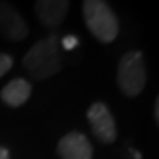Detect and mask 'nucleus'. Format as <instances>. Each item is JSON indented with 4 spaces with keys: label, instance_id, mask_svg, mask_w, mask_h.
<instances>
[{
    "label": "nucleus",
    "instance_id": "obj_1",
    "mask_svg": "<svg viewBox=\"0 0 159 159\" xmlns=\"http://www.w3.org/2000/svg\"><path fill=\"white\" fill-rule=\"evenodd\" d=\"M59 38L55 34L38 41L23 57V67L33 80H46L62 68Z\"/></svg>",
    "mask_w": 159,
    "mask_h": 159
},
{
    "label": "nucleus",
    "instance_id": "obj_2",
    "mask_svg": "<svg viewBox=\"0 0 159 159\" xmlns=\"http://www.w3.org/2000/svg\"><path fill=\"white\" fill-rule=\"evenodd\" d=\"M83 18L89 33L99 42L109 44L119 34V23L114 11L102 0L83 2Z\"/></svg>",
    "mask_w": 159,
    "mask_h": 159
},
{
    "label": "nucleus",
    "instance_id": "obj_3",
    "mask_svg": "<svg viewBox=\"0 0 159 159\" xmlns=\"http://www.w3.org/2000/svg\"><path fill=\"white\" fill-rule=\"evenodd\" d=\"M117 84L127 98H136L146 84V65L140 50H130L120 59Z\"/></svg>",
    "mask_w": 159,
    "mask_h": 159
},
{
    "label": "nucleus",
    "instance_id": "obj_4",
    "mask_svg": "<svg viewBox=\"0 0 159 159\" xmlns=\"http://www.w3.org/2000/svg\"><path fill=\"white\" fill-rule=\"evenodd\" d=\"M86 117H88L91 132L94 133V136L104 144H111L117 138V128H115V122L114 117L104 102H94L88 112H86Z\"/></svg>",
    "mask_w": 159,
    "mask_h": 159
},
{
    "label": "nucleus",
    "instance_id": "obj_5",
    "mask_svg": "<svg viewBox=\"0 0 159 159\" xmlns=\"http://www.w3.org/2000/svg\"><path fill=\"white\" fill-rule=\"evenodd\" d=\"M0 34L10 41H21L28 36L26 21L15 7L7 2H0Z\"/></svg>",
    "mask_w": 159,
    "mask_h": 159
},
{
    "label": "nucleus",
    "instance_id": "obj_6",
    "mask_svg": "<svg viewBox=\"0 0 159 159\" xmlns=\"http://www.w3.org/2000/svg\"><path fill=\"white\" fill-rule=\"evenodd\" d=\"M57 153L60 159H91L93 146L88 136L80 132H71L62 136V140L57 144Z\"/></svg>",
    "mask_w": 159,
    "mask_h": 159
},
{
    "label": "nucleus",
    "instance_id": "obj_7",
    "mask_svg": "<svg viewBox=\"0 0 159 159\" xmlns=\"http://www.w3.org/2000/svg\"><path fill=\"white\" fill-rule=\"evenodd\" d=\"M68 7L67 0H39L34 3V11L42 26L57 28L67 16Z\"/></svg>",
    "mask_w": 159,
    "mask_h": 159
},
{
    "label": "nucleus",
    "instance_id": "obj_8",
    "mask_svg": "<svg viewBox=\"0 0 159 159\" xmlns=\"http://www.w3.org/2000/svg\"><path fill=\"white\" fill-rule=\"evenodd\" d=\"M31 91H33V86L30 81H26L23 78H15L3 86L2 93H0V98H2V101L7 106L20 107L30 99Z\"/></svg>",
    "mask_w": 159,
    "mask_h": 159
},
{
    "label": "nucleus",
    "instance_id": "obj_9",
    "mask_svg": "<svg viewBox=\"0 0 159 159\" xmlns=\"http://www.w3.org/2000/svg\"><path fill=\"white\" fill-rule=\"evenodd\" d=\"M13 65V57L8 54H0V78L7 75V71H10Z\"/></svg>",
    "mask_w": 159,
    "mask_h": 159
},
{
    "label": "nucleus",
    "instance_id": "obj_10",
    "mask_svg": "<svg viewBox=\"0 0 159 159\" xmlns=\"http://www.w3.org/2000/svg\"><path fill=\"white\" fill-rule=\"evenodd\" d=\"M76 44H78V39L75 38V36H67L63 41H62V46L67 49V50H70V49H73V47H76Z\"/></svg>",
    "mask_w": 159,
    "mask_h": 159
},
{
    "label": "nucleus",
    "instance_id": "obj_11",
    "mask_svg": "<svg viewBox=\"0 0 159 159\" xmlns=\"http://www.w3.org/2000/svg\"><path fill=\"white\" fill-rule=\"evenodd\" d=\"M0 159H10V154H8V149L0 146Z\"/></svg>",
    "mask_w": 159,
    "mask_h": 159
},
{
    "label": "nucleus",
    "instance_id": "obj_12",
    "mask_svg": "<svg viewBox=\"0 0 159 159\" xmlns=\"http://www.w3.org/2000/svg\"><path fill=\"white\" fill-rule=\"evenodd\" d=\"M154 119L159 122V99H156V106H154Z\"/></svg>",
    "mask_w": 159,
    "mask_h": 159
},
{
    "label": "nucleus",
    "instance_id": "obj_13",
    "mask_svg": "<svg viewBox=\"0 0 159 159\" xmlns=\"http://www.w3.org/2000/svg\"><path fill=\"white\" fill-rule=\"evenodd\" d=\"M133 151V149H132ZM133 156H135V159H141V154H138V153H135V151H133Z\"/></svg>",
    "mask_w": 159,
    "mask_h": 159
}]
</instances>
